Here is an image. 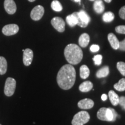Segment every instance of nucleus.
<instances>
[{
	"label": "nucleus",
	"instance_id": "obj_1",
	"mask_svg": "<svg viewBox=\"0 0 125 125\" xmlns=\"http://www.w3.org/2000/svg\"><path fill=\"white\" fill-rule=\"evenodd\" d=\"M76 71L71 64H65L60 68L57 75V82L63 90L70 89L75 82Z\"/></svg>",
	"mask_w": 125,
	"mask_h": 125
},
{
	"label": "nucleus",
	"instance_id": "obj_2",
	"mask_svg": "<svg viewBox=\"0 0 125 125\" xmlns=\"http://www.w3.org/2000/svg\"><path fill=\"white\" fill-rule=\"evenodd\" d=\"M64 56L65 59L70 64L75 65L82 60L83 52L79 46L74 43H71L65 48Z\"/></svg>",
	"mask_w": 125,
	"mask_h": 125
},
{
	"label": "nucleus",
	"instance_id": "obj_3",
	"mask_svg": "<svg viewBox=\"0 0 125 125\" xmlns=\"http://www.w3.org/2000/svg\"><path fill=\"white\" fill-rule=\"evenodd\" d=\"M90 115L86 111H80L74 115L72 121L73 125H83L89 121Z\"/></svg>",
	"mask_w": 125,
	"mask_h": 125
},
{
	"label": "nucleus",
	"instance_id": "obj_4",
	"mask_svg": "<svg viewBox=\"0 0 125 125\" xmlns=\"http://www.w3.org/2000/svg\"><path fill=\"white\" fill-rule=\"evenodd\" d=\"M78 20L77 25L81 27H86L90 21V16L85 10H81L79 12H74Z\"/></svg>",
	"mask_w": 125,
	"mask_h": 125
},
{
	"label": "nucleus",
	"instance_id": "obj_5",
	"mask_svg": "<svg viewBox=\"0 0 125 125\" xmlns=\"http://www.w3.org/2000/svg\"><path fill=\"white\" fill-rule=\"evenodd\" d=\"M16 82L12 78H8L6 80L4 86V93L7 96H12L15 93Z\"/></svg>",
	"mask_w": 125,
	"mask_h": 125
},
{
	"label": "nucleus",
	"instance_id": "obj_6",
	"mask_svg": "<svg viewBox=\"0 0 125 125\" xmlns=\"http://www.w3.org/2000/svg\"><path fill=\"white\" fill-rule=\"evenodd\" d=\"M44 14V8L41 5H37L31 10L30 13L31 18L35 21L40 20Z\"/></svg>",
	"mask_w": 125,
	"mask_h": 125
},
{
	"label": "nucleus",
	"instance_id": "obj_7",
	"mask_svg": "<svg viewBox=\"0 0 125 125\" xmlns=\"http://www.w3.org/2000/svg\"><path fill=\"white\" fill-rule=\"evenodd\" d=\"M51 24L56 30L60 32H64L65 30V22L60 17H54L51 20Z\"/></svg>",
	"mask_w": 125,
	"mask_h": 125
},
{
	"label": "nucleus",
	"instance_id": "obj_8",
	"mask_svg": "<svg viewBox=\"0 0 125 125\" xmlns=\"http://www.w3.org/2000/svg\"><path fill=\"white\" fill-rule=\"evenodd\" d=\"M19 30V27L17 24H10L5 26L2 28V32L5 35L10 36L17 34Z\"/></svg>",
	"mask_w": 125,
	"mask_h": 125
},
{
	"label": "nucleus",
	"instance_id": "obj_9",
	"mask_svg": "<svg viewBox=\"0 0 125 125\" xmlns=\"http://www.w3.org/2000/svg\"><path fill=\"white\" fill-rule=\"evenodd\" d=\"M33 59V52L30 49H26L23 51V61L26 66H29L31 64Z\"/></svg>",
	"mask_w": 125,
	"mask_h": 125
},
{
	"label": "nucleus",
	"instance_id": "obj_10",
	"mask_svg": "<svg viewBox=\"0 0 125 125\" xmlns=\"http://www.w3.org/2000/svg\"><path fill=\"white\" fill-rule=\"evenodd\" d=\"M4 8L9 15H13L16 11V5L13 0H5Z\"/></svg>",
	"mask_w": 125,
	"mask_h": 125
},
{
	"label": "nucleus",
	"instance_id": "obj_11",
	"mask_svg": "<svg viewBox=\"0 0 125 125\" xmlns=\"http://www.w3.org/2000/svg\"><path fill=\"white\" fill-rule=\"evenodd\" d=\"M78 106L83 109H91L94 106V101L89 98H85L78 102Z\"/></svg>",
	"mask_w": 125,
	"mask_h": 125
},
{
	"label": "nucleus",
	"instance_id": "obj_12",
	"mask_svg": "<svg viewBox=\"0 0 125 125\" xmlns=\"http://www.w3.org/2000/svg\"><path fill=\"white\" fill-rule=\"evenodd\" d=\"M108 40L110 43L111 46L114 49L117 50L119 49V41L117 38V37L113 33H109L108 35Z\"/></svg>",
	"mask_w": 125,
	"mask_h": 125
},
{
	"label": "nucleus",
	"instance_id": "obj_13",
	"mask_svg": "<svg viewBox=\"0 0 125 125\" xmlns=\"http://www.w3.org/2000/svg\"><path fill=\"white\" fill-rule=\"evenodd\" d=\"M93 9L95 12L101 14L104 12L105 7L102 0H94L93 4Z\"/></svg>",
	"mask_w": 125,
	"mask_h": 125
},
{
	"label": "nucleus",
	"instance_id": "obj_14",
	"mask_svg": "<svg viewBox=\"0 0 125 125\" xmlns=\"http://www.w3.org/2000/svg\"><path fill=\"white\" fill-rule=\"evenodd\" d=\"M90 42V37L87 33H83L79 38V44L82 48H86Z\"/></svg>",
	"mask_w": 125,
	"mask_h": 125
},
{
	"label": "nucleus",
	"instance_id": "obj_15",
	"mask_svg": "<svg viewBox=\"0 0 125 125\" xmlns=\"http://www.w3.org/2000/svg\"><path fill=\"white\" fill-rule=\"evenodd\" d=\"M93 83L90 81H85L79 85V89L82 92H88L93 88Z\"/></svg>",
	"mask_w": 125,
	"mask_h": 125
},
{
	"label": "nucleus",
	"instance_id": "obj_16",
	"mask_svg": "<svg viewBox=\"0 0 125 125\" xmlns=\"http://www.w3.org/2000/svg\"><path fill=\"white\" fill-rule=\"evenodd\" d=\"M108 96L110 100L111 103L112 105L114 106H116L119 104V97L118 95L115 93L113 90H110L108 93Z\"/></svg>",
	"mask_w": 125,
	"mask_h": 125
},
{
	"label": "nucleus",
	"instance_id": "obj_17",
	"mask_svg": "<svg viewBox=\"0 0 125 125\" xmlns=\"http://www.w3.org/2000/svg\"><path fill=\"white\" fill-rule=\"evenodd\" d=\"M109 70L108 66H104L98 70L96 73V76L98 78H104L108 75Z\"/></svg>",
	"mask_w": 125,
	"mask_h": 125
},
{
	"label": "nucleus",
	"instance_id": "obj_18",
	"mask_svg": "<svg viewBox=\"0 0 125 125\" xmlns=\"http://www.w3.org/2000/svg\"><path fill=\"white\" fill-rule=\"evenodd\" d=\"M8 64L7 60L2 56H0V75H4L7 73Z\"/></svg>",
	"mask_w": 125,
	"mask_h": 125
},
{
	"label": "nucleus",
	"instance_id": "obj_19",
	"mask_svg": "<svg viewBox=\"0 0 125 125\" xmlns=\"http://www.w3.org/2000/svg\"><path fill=\"white\" fill-rule=\"evenodd\" d=\"M66 21L68 23V24L72 27H74L75 26L77 25L78 20L74 13L71 14V15L67 16L66 17Z\"/></svg>",
	"mask_w": 125,
	"mask_h": 125
},
{
	"label": "nucleus",
	"instance_id": "obj_20",
	"mask_svg": "<svg viewBox=\"0 0 125 125\" xmlns=\"http://www.w3.org/2000/svg\"><path fill=\"white\" fill-rule=\"evenodd\" d=\"M79 71H80V76L82 79H86L89 76L90 70L87 65H82L80 67Z\"/></svg>",
	"mask_w": 125,
	"mask_h": 125
},
{
	"label": "nucleus",
	"instance_id": "obj_21",
	"mask_svg": "<svg viewBox=\"0 0 125 125\" xmlns=\"http://www.w3.org/2000/svg\"><path fill=\"white\" fill-rule=\"evenodd\" d=\"M107 108L102 107L98 111L97 114V116L98 119L103 121H107Z\"/></svg>",
	"mask_w": 125,
	"mask_h": 125
},
{
	"label": "nucleus",
	"instance_id": "obj_22",
	"mask_svg": "<svg viewBox=\"0 0 125 125\" xmlns=\"http://www.w3.org/2000/svg\"><path fill=\"white\" fill-rule=\"evenodd\" d=\"M114 88L119 92H123L125 90V78H122L114 86Z\"/></svg>",
	"mask_w": 125,
	"mask_h": 125
},
{
	"label": "nucleus",
	"instance_id": "obj_23",
	"mask_svg": "<svg viewBox=\"0 0 125 125\" xmlns=\"http://www.w3.org/2000/svg\"><path fill=\"white\" fill-rule=\"evenodd\" d=\"M115 15L111 12H107L104 13L103 16V20L104 22L109 23L111 22L114 19Z\"/></svg>",
	"mask_w": 125,
	"mask_h": 125
},
{
	"label": "nucleus",
	"instance_id": "obj_24",
	"mask_svg": "<svg viewBox=\"0 0 125 125\" xmlns=\"http://www.w3.org/2000/svg\"><path fill=\"white\" fill-rule=\"evenodd\" d=\"M51 8L54 11L60 12L62 9V7L61 3L57 0H54L51 3Z\"/></svg>",
	"mask_w": 125,
	"mask_h": 125
},
{
	"label": "nucleus",
	"instance_id": "obj_25",
	"mask_svg": "<svg viewBox=\"0 0 125 125\" xmlns=\"http://www.w3.org/2000/svg\"><path fill=\"white\" fill-rule=\"evenodd\" d=\"M117 68L120 73L123 76H125V62H119L116 64Z\"/></svg>",
	"mask_w": 125,
	"mask_h": 125
},
{
	"label": "nucleus",
	"instance_id": "obj_26",
	"mask_svg": "<svg viewBox=\"0 0 125 125\" xmlns=\"http://www.w3.org/2000/svg\"><path fill=\"white\" fill-rule=\"evenodd\" d=\"M102 59L103 57L101 54H97L94 56L93 58V60L94 62V64L96 65H101V62H102Z\"/></svg>",
	"mask_w": 125,
	"mask_h": 125
},
{
	"label": "nucleus",
	"instance_id": "obj_27",
	"mask_svg": "<svg viewBox=\"0 0 125 125\" xmlns=\"http://www.w3.org/2000/svg\"><path fill=\"white\" fill-rule=\"evenodd\" d=\"M115 31L119 34H125V26L121 25V26H117L115 27Z\"/></svg>",
	"mask_w": 125,
	"mask_h": 125
},
{
	"label": "nucleus",
	"instance_id": "obj_28",
	"mask_svg": "<svg viewBox=\"0 0 125 125\" xmlns=\"http://www.w3.org/2000/svg\"><path fill=\"white\" fill-rule=\"evenodd\" d=\"M119 15L121 19L125 20V5L120 9L119 12Z\"/></svg>",
	"mask_w": 125,
	"mask_h": 125
},
{
	"label": "nucleus",
	"instance_id": "obj_29",
	"mask_svg": "<svg viewBox=\"0 0 125 125\" xmlns=\"http://www.w3.org/2000/svg\"><path fill=\"white\" fill-rule=\"evenodd\" d=\"M119 104L122 107V108L125 110V97L121 96L119 97Z\"/></svg>",
	"mask_w": 125,
	"mask_h": 125
},
{
	"label": "nucleus",
	"instance_id": "obj_30",
	"mask_svg": "<svg viewBox=\"0 0 125 125\" xmlns=\"http://www.w3.org/2000/svg\"><path fill=\"white\" fill-rule=\"evenodd\" d=\"M90 50L92 52H96L100 50V46L97 45H92L90 46Z\"/></svg>",
	"mask_w": 125,
	"mask_h": 125
},
{
	"label": "nucleus",
	"instance_id": "obj_31",
	"mask_svg": "<svg viewBox=\"0 0 125 125\" xmlns=\"http://www.w3.org/2000/svg\"><path fill=\"white\" fill-rule=\"evenodd\" d=\"M119 49L122 51H125V39L122 41L119 42Z\"/></svg>",
	"mask_w": 125,
	"mask_h": 125
},
{
	"label": "nucleus",
	"instance_id": "obj_32",
	"mask_svg": "<svg viewBox=\"0 0 125 125\" xmlns=\"http://www.w3.org/2000/svg\"><path fill=\"white\" fill-rule=\"evenodd\" d=\"M107 99V96L105 94H103L101 96V100L103 101H105Z\"/></svg>",
	"mask_w": 125,
	"mask_h": 125
},
{
	"label": "nucleus",
	"instance_id": "obj_33",
	"mask_svg": "<svg viewBox=\"0 0 125 125\" xmlns=\"http://www.w3.org/2000/svg\"><path fill=\"white\" fill-rule=\"evenodd\" d=\"M104 1H105V2L107 3H110L112 1V0H104Z\"/></svg>",
	"mask_w": 125,
	"mask_h": 125
},
{
	"label": "nucleus",
	"instance_id": "obj_34",
	"mask_svg": "<svg viewBox=\"0 0 125 125\" xmlns=\"http://www.w3.org/2000/svg\"><path fill=\"white\" fill-rule=\"evenodd\" d=\"M74 1L76 2H79V3L81 2V0H74Z\"/></svg>",
	"mask_w": 125,
	"mask_h": 125
},
{
	"label": "nucleus",
	"instance_id": "obj_35",
	"mask_svg": "<svg viewBox=\"0 0 125 125\" xmlns=\"http://www.w3.org/2000/svg\"><path fill=\"white\" fill-rule=\"evenodd\" d=\"M28 1H30V2H34V1H35V0H28Z\"/></svg>",
	"mask_w": 125,
	"mask_h": 125
},
{
	"label": "nucleus",
	"instance_id": "obj_36",
	"mask_svg": "<svg viewBox=\"0 0 125 125\" xmlns=\"http://www.w3.org/2000/svg\"><path fill=\"white\" fill-rule=\"evenodd\" d=\"M90 1H94V0H89Z\"/></svg>",
	"mask_w": 125,
	"mask_h": 125
},
{
	"label": "nucleus",
	"instance_id": "obj_37",
	"mask_svg": "<svg viewBox=\"0 0 125 125\" xmlns=\"http://www.w3.org/2000/svg\"><path fill=\"white\" fill-rule=\"evenodd\" d=\"M0 125H1V124H0Z\"/></svg>",
	"mask_w": 125,
	"mask_h": 125
}]
</instances>
